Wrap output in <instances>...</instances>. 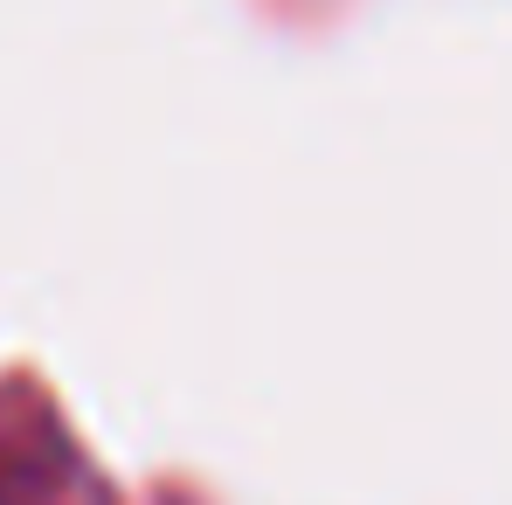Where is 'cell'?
I'll return each mask as SVG.
<instances>
[{
    "label": "cell",
    "instance_id": "obj_1",
    "mask_svg": "<svg viewBox=\"0 0 512 505\" xmlns=\"http://www.w3.org/2000/svg\"><path fill=\"white\" fill-rule=\"evenodd\" d=\"M0 505H104L70 436L21 402H0Z\"/></svg>",
    "mask_w": 512,
    "mask_h": 505
}]
</instances>
